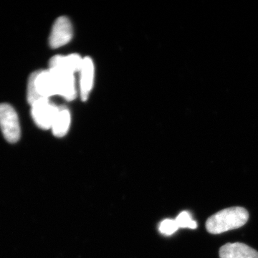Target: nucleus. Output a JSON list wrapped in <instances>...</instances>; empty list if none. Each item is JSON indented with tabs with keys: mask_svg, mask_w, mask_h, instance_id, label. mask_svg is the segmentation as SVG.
I'll return each instance as SVG.
<instances>
[{
	"mask_svg": "<svg viewBox=\"0 0 258 258\" xmlns=\"http://www.w3.org/2000/svg\"><path fill=\"white\" fill-rule=\"evenodd\" d=\"M48 69L55 75L57 80L58 96L63 97L67 101H74L77 96L75 75L56 71V70Z\"/></svg>",
	"mask_w": 258,
	"mask_h": 258,
	"instance_id": "423d86ee",
	"label": "nucleus"
},
{
	"mask_svg": "<svg viewBox=\"0 0 258 258\" xmlns=\"http://www.w3.org/2000/svg\"><path fill=\"white\" fill-rule=\"evenodd\" d=\"M179 228L196 229L198 223L193 220L191 214L188 212H182L178 215L175 220Z\"/></svg>",
	"mask_w": 258,
	"mask_h": 258,
	"instance_id": "9d476101",
	"label": "nucleus"
},
{
	"mask_svg": "<svg viewBox=\"0 0 258 258\" xmlns=\"http://www.w3.org/2000/svg\"><path fill=\"white\" fill-rule=\"evenodd\" d=\"M179 229L175 220H165L160 224L159 231L161 233L166 235H171L174 234Z\"/></svg>",
	"mask_w": 258,
	"mask_h": 258,
	"instance_id": "9b49d317",
	"label": "nucleus"
},
{
	"mask_svg": "<svg viewBox=\"0 0 258 258\" xmlns=\"http://www.w3.org/2000/svg\"><path fill=\"white\" fill-rule=\"evenodd\" d=\"M31 107L32 117L35 124L44 130L51 128L60 107L46 98L38 100L32 103Z\"/></svg>",
	"mask_w": 258,
	"mask_h": 258,
	"instance_id": "7ed1b4c3",
	"label": "nucleus"
},
{
	"mask_svg": "<svg viewBox=\"0 0 258 258\" xmlns=\"http://www.w3.org/2000/svg\"><path fill=\"white\" fill-rule=\"evenodd\" d=\"M74 31L72 24L66 17H60L55 20L52 26L49 44L52 48L64 46L72 40Z\"/></svg>",
	"mask_w": 258,
	"mask_h": 258,
	"instance_id": "20e7f679",
	"label": "nucleus"
},
{
	"mask_svg": "<svg viewBox=\"0 0 258 258\" xmlns=\"http://www.w3.org/2000/svg\"><path fill=\"white\" fill-rule=\"evenodd\" d=\"M0 128L9 143L18 142L21 136L18 113L8 103H0Z\"/></svg>",
	"mask_w": 258,
	"mask_h": 258,
	"instance_id": "f03ea898",
	"label": "nucleus"
},
{
	"mask_svg": "<svg viewBox=\"0 0 258 258\" xmlns=\"http://www.w3.org/2000/svg\"><path fill=\"white\" fill-rule=\"evenodd\" d=\"M80 94L83 101H86L92 91L94 83L95 67L90 57L83 58L82 66L80 70Z\"/></svg>",
	"mask_w": 258,
	"mask_h": 258,
	"instance_id": "0eeeda50",
	"label": "nucleus"
},
{
	"mask_svg": "<svg viewBox=\"0 0 258 258\" xmlns=\"http://www.w3.org/2000/svg\"><path fill=\"white\" fill-rule=\"evenodd\" d=\"M220 258H258V252L247 244L227 243L220 249Z\"/></svg>",
	"mask_w": 258,
	"mask_h": 258,
	"instance_id": "6e6552de",
	"label": "nucleus"
},
{
	"mask_svg": "<svg viewBox=\"0 0 258 258\" xmlns=\"http://www.w3.org/2000/svg\"><path fill=\"white\" fill-rule=\"evenodd\" d=\"M249 213L241 207L225 209L209 217L206 229L212 235H219L229 230L240 228L248 221Z\"/></svg>",
	"mask_w": 258,
	"mask_h": 258,
	"instance_id": "f257e3e1",
	"label": "nucleus"
},
{
	"mask_svg": "<svg viewBox=\"0 0 258 258\" xmlns=\"http://www.w3.org/2000/svg\"><path fill=\"white\" fill-rule=\"evenodd\" d=\"M71 122V113L69 110L64 107H60L51 127L53 135L59 138L64 137L69 132Z\"/></svg>",
	"mask_w": 258,
	"mask_h": 258,
	"instance_id": "1a4fd4ad",
	"label": "nucleus"
},
{
	"mask_svg": "<svg viewBox=\"0 0 258 258\" xmlns=\"http://www.w3.org/2000/svg\"><path fill=\"white\" fill-rule=\"evenodd\" d=\"M83 58L79 54L69 55H55L49 62V69L74 74L79 73Z\"/></svg>",
	"mask_w": 258,
	"mask_h": 258,
	"instance_id": "39448f33",
	"label": "nucleus"
}]
</instances>
